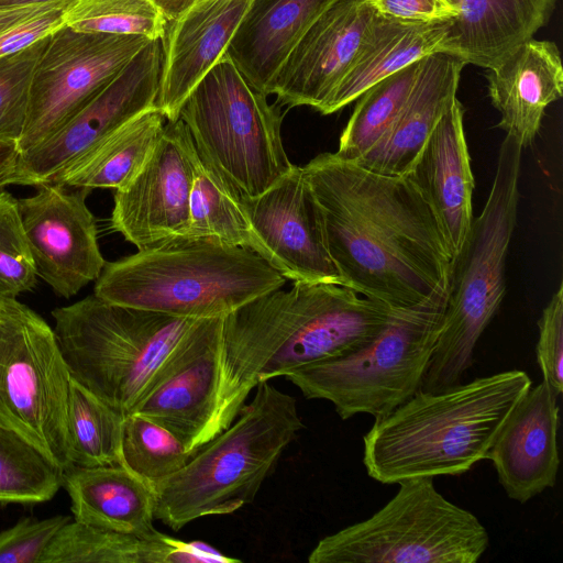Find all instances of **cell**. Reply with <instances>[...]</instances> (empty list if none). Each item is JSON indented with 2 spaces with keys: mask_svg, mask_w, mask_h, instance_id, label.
<instances>
[{
  "mask_svg": "<svg viewBox=\"0 0 563 563\" xmlns=\"http://www.w3.org/2000/svg\"><path fill=\"white\" fill-rule=\"evenodd\" d=\"M302 169L342 285L395 308L446 302L454 260L408 175L373 173L329 152Z\"/></svg>",
  "mask_w": 563,
  "mask_h": 563,
  "instance_id": "1",
  "label": "cell"
},
{
  "mask_svg": "<svg viewBox=\"0 0 563 563\" xmlns=\"http://www.w3.org/2000/svg\"><path fill=\"white\" fill-rule=\"evenodd\" d=\"M532 386L520 369L499 372L441 391L419 389L374 418L363 435V464L382 484L456 476L487 460L503 423Z\"/></svg>",
  "mask_w": 563,
  "mask_h": 563,
  "instance_id": "2",
  "label": "cell"
},
{
  "mask_svg": "<svg viewBox=\"0 0 563 563\" xmlns=\"http://www.w3.org/2000/svg\"><path fill=\"white\" fill-rule=\"evenodd\" d=\"M286 278L253 251L210 239L177 238L106 263L93 294L175 317H225Z\"/></svg>",
  "mask_w": 563,
  "mask_h": 563,
  "instance_id": "3",
  "label": "cell"
},
{
  "mask_svg": "<svg viewBox=\"0 0 563 563\" xmlns=\"http://www.w3.org/2000/svg\"><path fill=\"white\" fill-rule=\"evenodd\" d=\"M233 422L154 487L155 519L183 529L189 522L232 514L257 495L282 453L305 428L296 399L260 382Z\"/></svg>",
  "mask_w": 563,
  "mask_h": 563,
  "instance_id": "4",
  "label": "cell"
},
{
  "mask_svg": "<svg viewBox=\"0 0 563 563\" xmlns=\"http://www.w3.org/2000/svg\"><path fill=\"white\" fill-rule=\"evenodd\" d=\"M522 146L506 135L486 203L454 260L441 331L420 389L461 383L474 363L478 339L506 292V260L516 227Z\"/></svg>",
  "mask_w": 563,
  "mask_h": 563,
  "instance_id": "5",
  "label": "cell"
},
{
  "mask_svg": "<svg viewBox=\"0 0 563 563\" xmlns=\"http://www.w3.org/2000/svg\"><path fill=\"white\" fill-rule=\"evenodd\" d=\"M71 378L126 416L199 319L118 305L90 295L53 310Z\"/></svg>",
  "mask_w": 563,
  "mask_h": 563,
  "instance_id": "6",
  "label": "cell"
},
{
  "mask_svg": "<svg viewBox=\"0 0 563 563\" xmlns=\"http://www.w3.org/2000/svg\"><path fill=\"white\" fill-rule=\"evenodd\" d=\"M178 119L194 145L240 196L254 198L294 166L283 145V114L224 55L184 101Z\"/></svg>",
  "mask_w": 563,
  "mask_h": 563,
  "instance_id": "7",
  "label": "cell"
},
{
  "mask_svg": "<svg viewBox=\"0 0 563 563\" xmlns=\"http://www.w3.org/2000/svg\"><path fill=\"white\" fill-rule=\"evenodd\" d=\"M433 477H412L369 518L322 538L309 563H476L489 545L486 528L448 500Z\"/></svg>",
  "mask_w": 563,
  "mask_h": 563,
  "instance_id": "8",
  "label": "cell"
},
{
  "mask_svg": "<svg viewBox=\"0 0 563 563\" xmlns=\"http://www.w3.org/2000/svg\"><path fill=\"white\" fill-rule=\"evenodd\" d=\"M446 302L397 308L358 351L302 366L284 377L307 399L330 401L342 420L384 416L421 387L441 331Z\"/></svg>",
  "mask_w": 563,
  "mask_h": 563,
  "instance_id": "9",
  "label": "cell"
},
{
  "mask_svg": "<svg viewBox=\"0 0 563 563\" xmlns=\"http://www.w3.org/2000/svg\"><path fill=\"white\" fill-rule=\"evenodd\" d=\"M70 378L54 329L16 298H0V423L34 443L63 471L70 466Z\"/></svg>",
  "mask_w": 563,
  "mask_h": 563,
  "instance_id": "10",
  "label": "cell"
},
{
  "mask_svg": "<svg viewBox=\"0 0 563 563\" xmlns=\"http://www.w3.org/2000/svg\"><path fill=\"white\" fill-rule=\"evenodd\" d=\"M150 38L84 33L64 25L35 66L19 154L44 142L111 82Z\"/></svg>",
  "mask_w": 563,
  "mask_h": 563,
  "instance_id": "11",
  "label": "cell"
},
{
  "mask_svg": "<svg viewBox=\"0 0 563 563\" xmlns=\"http://www.w3.org/2000/svg\"><path fill=\"white\" fill-rule=\"evenodd\" d=\"M279 291L286 338L262 368L260 382L358 351L397 309L334 283L294 282L289 289Z\"/></svg>",
  "mask_w": 563,
  "mask_h": 563,
  "instance_id": "12",
  "label": "cell"
},
{
  "mask_svg": "<svg viewBox=\"0 0 563 563\" xmlns=\"http://www.w3.org/2000/svg\"><path fill=\"white\" fill-rule=\"evenodd\" d=\"M162 40L150 41L99 93L53 135L19 154L9 185L53 183L136 115L156 107Z\"/></svg>",
  "mask_w": 563,
  "mask_h": 563,
  "instance_id": "13",
  "label": "cell"
},
{
  "mask_svg": "<svg viewBox=\"0 0 563 563\" xmlns=\"http://www.w3.org/2000/svg\"><path fill=\"white\" fill-rule=\"evenodd\" d=\"M196 154L184 123L167 121L146 165L126 187L115 190L111 229L137 251L185 238Z\"/></svg>",
  "mask_w": 563,
  "mask_h": 563,
  "instance_id": "14",
  "label": "cell"
},
{
  "mask_svg": "<svg viewBox=\"0 0 563 563\" xmlns=\"http://www.w3.org/2000/svg\"><path fill=\"white\" fill-rule=\"evenodd\" d=\"M18 200L37 276L60 297L75 296L101 274L106 261L98 244L89 189L49 183Z\"/></svg>",
  "mask_w": 563,
  "mask_h": 563,
  "instance_id": "15",
  "label": "cell"
},
{
  "mask_svg": "<svg viewBox=\"0 0 563 563\" xmlns=\"http://www.w3.org/2000/svg\"><path fill=\"white\" fill-rule=\"evenodd\" d=\"M223 318L196 321L132 411L163 426L192 452L211 439Z\"/></svg>",
  "mask_w": 563,
  "mask_h": 563,
  "instance_id": "16",
  "label": "cell"
},
{
  "mask_svg": "<svg viewBox=\"0 0 563 563\" xmlns=\"http://www.w3.org/2000/svg\"><path fill=\"white\" fill-rule=\"evenodd\" d=\"M267 262L292 282L341 284L327 247L319 202L302 167L254 198H241Z\"/></svg>",
  "mask_w": 563,
  "mask_h": 563,
  "instance_id": "17",
  "label": "cell"
},
{
  "mask_svg": "<svg viewBox=\"0 0 563 563\" xmlns=\"http://www.w3.org/2000/svg\"><path fill=\"white\" fill-rule=\"evenodd\" d=\"M376 14L369 0H333L279 68L271 93L279 106L318 111L349 71Z\"/></svg>",
  "mask_w": 563,
  "mask_h": 563,
  "instance_id": "18",
  "label": "cell"
},
{
  "mask_svg": "<svg viewBox=\"0 0 563 563\" xmlns=\"http://www.w3.org/2000/svg\"><path fill=\"white\" fill-rule=\"evenodd\" d=\"M558 396L541 382L530 387L503 423L487 454L506 495L526 504L554 487L560 467Z\"/></svg>",
  "mask_w": 563,
  "mask_h": 563,
  "instance_id": "19",
  "label": "cell"
},
{
  "mask_svg": "<svg viewBox=\"0 0 563 563\" xmlns=\"http://www.w3.org/2000/svg\"><path fill=\"white\" fill-rule=\"evenodd\" d=\"M250 2L201 0L167 22L156 99V107L167 121L178 120L186 98L224 55Z\"/></svg>",
  "mask_w": 563,
  "mask_h": 563,
  "instance_id": "20",
  "label": "cell"
},
{
  "mask_svg": "<svg viewBox=\"0 0 563 563\" xmlns=\"http://www.w3.org/2000/svg\"><path fill=\"white\" fill-rule=\"evenodd\" d=\"M408 176L430 206L446 247L455 260L470 235L474 176L457 97L444 112Z\"/></svg>",
  "mask_w": 563,
  "mask_h": 563,
  "instance_id": "21",
  "label": "cell"
},
{
  "mask_svg": "<svg viewBox=\"0 0 563 563\" xmlns=\"http://www.w3.org/2000/svg\"><path fill=\"white\" fill-rule=\"evenodd\" d=\"M465 65L445 52H433L422 57L408 99L394 124L355 163L377 174L408 175L433 129L457 97Z\"/></svg>",
  "mask_w": 563,
  "mask_h": 563,
  "instance_id": "22",
  "label": "cell"
},
{
  "mask_svg": "<svg viewBox=\"0 0 563 563\" xmlns=\"http://www.w3.org/2000/svg\"><path fill=\"white\" fill-rule=\"evenodd\" d=\"M492 104L499 112L498 128L528 147L536 139L545 109L563 93L559 47L531 38L498 67L486 74Z\"/></svg>",
  "mask_w": 563,
  "mask_h": 563,
  "instance_id": "23",
  "label": "cell"
},
{
  "mask_svg": "<svg viewBox=\"0 0 563 563\" xmlns=\"http://www.w3.org/2000/svg\"><path fill=\"white\" fill-rule=\"evenodd\" d=\"M556 1L461 0L437 52L494 69L549 22Z\"/></svg>",
  "mask_w": 563,
  "mask_h": 563,
  "instance_id": "24",
  "label": "cell"
},
{
  "mask_svg": "<svg viewBox=\"0 0 563 563\" xmlns=\"http://www.w3.org/2000/svg\"><path fill=\"white\" fill-rule=\"evenodd\" d=\"M333 0H251L225 55L249 85L266 96L283 63Z\"/></svg>",
  "mask_w": 563,
  "mask_h": 563,
  "instance_id": "25",
  "label": "cell"
},
{
  "mask_svg": "<svg viewBox=\"0 0 563 563\" xmlns=\"http://www.w3.org/2000/svg\"><path fill=\"white\" fill-rule=\"evenodd\" d=\"M62 486L79 522L146 539L163 534L154 528V488L120 464L70 465Z\"/></svg>",
  "mask_w": 563,
  "mask_h": 563,
  "instance_id": "26",
  "label": "cell"
},
{
  "mask_svg": "<svg viewBox=\"0 0 563 563\" xmlns=\"http://www.w3.org/2000/svg\"><path fill=\"white\" fill-rule=\"evenodd\" d=\"M448 23H409L377 13L352 66L318 112L341 110L374 84L437 52Z\"/></svg>",
  "mask_w": 563,
  "mask_h": 563,
  "instance_id": "27",
  "label": "cell"
},
{
  "mask_svg": "<svg viewBox=\"0 0 563 563\" xmlns=\"http://www.w3.org/2000/svg\"><path fill=\"white\" fill-rule=\"evenodd\" d=\"M166 122L157 107L136 115L65 169L53 183L89 190L123 189L151 158Z\"/></svg>",
  "mask_w": 563,
  "mask_h": 563,
  "instance_id": "28",
  "label": "cell"
},
{
  "mask_svg": "<svg viewBox=\"0 0 563 563\" xmlns=\"http://www.w3.org/2000/svg\"><path fill=\"white\" fill-rule=\"evenodd\" d=\"M192 563L190 542L167 534L140 538L75 519L56 533L40 563Z\"/></svg>",
  "mask_w": 563,
  "mask_h": 563,
  "instance_id": "29",
  "label": "cell"
},
{
  "mask_svg": "<svg viewBox=\"0 0 563 563\" xmlns=\"http://www.w3.org/2000/svg\"><path fill=\"white\" fill-rule=\"evenodd\" d=\"M185 238L210 239L243 247L267 262V253L251 225L240 196L198 152Z\"/></svg>",
  "mask_w": 563,
  "mask_h": 563,
  "instance_id": "30",
  "label": "cell"
},
{
  "mask_svg": "<svg viewBox=\"0 0 563 563\" xmlns=\"http://www.w3.org/2000/svg\"><path fill=\"white\" fill-rule=\"evenodd\" d=\"M124 417L70 378L67 401L70 465L120 464Z\"/></svg>",
  "mask_w": 563,
  "mask_h": 563,
  "instance_id": "31",
  "label": "cell"
},
{
  "mask_svg": "<svg viewBox=\"0 0 563 563\" xmlns=\"http://www.w3.org/2000/svg\"><path fill=\"white\" fill-rule=\"evenodd\" d=\"M420 59L366 89L341 133L336 156L356 162L389 131L408 99Z\"/></svg>",
  "mask_w": 563,
  "mask_h": 563,
  "instance_id": "32",
  "label": "cell"
},
{
  "mask_svg": "<svg viewBox=\"0 0 563 563\" xmlns=\"http://www.w3.org/2000/svg\"><path fill=\"white\" fill-rule=\"evenodd\" d=\"M63 470L26 438L0 423V504L49 500Z\"/></svg>",
  "mask_w": 563,
  "mask_h": 563,
  "instance_id": "33",
  "label": "cell"
},
{
  "mask_svg": "<svg viewBox=\"0 0 563 563\" xmlns=\"http://www.w3.org/2000/svg\"><path fill=\"white\" fill-rule=\"evenodd\" d=\"M194 453L163 426L135 412L124 417L120 465L153 488L181 470Z\"/></svg>",
  "mask_w": 563,
  "mask_h": 563,
  "instance_id": "34",
  "label": "cell"
},
{
  "mask_svg": "<svg viewBox=\"0 0 563 563\" xmlns=\"http://www.w3.org/2000/svg\"><path fill=\"white\" fill-rule=\"evenodd\" d=\"M77 32L163 38L167 21L150 0H75L64 13Z\"/></svg>",
  "mask_w": 563,
  "mask_h": 563,
  "instance_id": "35",
  "label": "cell"
},
{
  "mask_svg": "<svg viewBox=\"0 0 563 563\" xmlns=\"http://www.w3.org/2000/svg\"><path fill=\"white\" fill-rule=\"evenodd\" d=\"M47 38L0 57V142L18 144L22 136L33 73Z\"/></svg>",
  "mask_w": 563,
  "mask_h": 563,
  "instance_id": "36",
  "label": "cell"
},
{
  "mask_svg": "<svg viewBox=\"0 0 563 563\" xmlns=\"http://www.w3.org/2000/svg\"><path fill=\"white\" fill-rule=\"evenodd\" d=\"M36 269L23 230L18 200L0 191V298H16L36 284Z\"/></svg>",
  "mask_w": 563,
  "mask_h": 563,
  "instance_id": "37",
  "label": "cell"
},
{
  "mask_svg": "<svg viewBox=\"0 0 563 563\" xmlns=\"http://www.w3.org/2000/svg\"><path fill=\"white\" fill-rule=\"evenodd\" d=\"M73 0L0 7V57L20 52L65 25Z\"/></svg>",
  "mask_w": 563,
  "mask_h": 563,
  "instance_id": "38",
  "label": "cell"
},
{
  "mask_svg": "<svg viewBox=\"0 0 563 563\" xmlns=\"http://www.w3.org/2000/svg\"><path fill=\"white\" fill-rule=\"evenodd\" d=\"M537 363L544 382L555 396L563 391V284L543 308L538 320Z\"/></svg>",
  "mask_w": 563,
  "mask_h": 563,
  "instance_id": "39",
  "label": "cell"
},
{
  "mask_svg": "<svg viewBox=\"0 0 563 563\" xmlns=\"http://www.w3.org/2000/svg\"><path fill=\"white\" fill-rule=\"evenodd\" d=\"M70 520L69 516L21 519L0 532V563H40L47 545Z\"/></svg>",
  "mask_w": 563,
  "mask_h": 563,
  "instance_id": "40",
  "label": "cell"
},
{
  "mask_svg": "<svg viewBox=\"0 0 563 563\" xmlns=\"http://www.w3.org/2000/svg\"><path fill=\"white\" fill-rule=\"evenodd\" d=\"M380 15L409 23L446 21L457 14V9L445 0H369Z\"/></svg>",
  "mask_w": 563,
  "mask_h": 563,
  "instance_id": "41",
  "label": "cell"
},
{
  "mask_svg": "<svg viewBox=\"0 0 563 563\" xmlns=\"http://www.w3.org/2000/svg\"><path fill=\"white\" fill-rule=\"evenodd\" d=\"M19 156L15 142H0V189L9 185V178Z\"/></svg>",
  "mask_w": 563,
  "mask_h": 563,
  "instance_id": "42",
  "label": "cell"
},
{
  "mask_svg": "<svg viewBox=\"0 0 563 563\" xmlns=\"http://www.w3.org/2000/svg\"><path fill=\"white\" fill-rule=\"evenodd\" d=\"M197 0H150L167 22L174 21L188 11Z\"/></svg>",
  "mask_w": 563,
  "mask_h": 563,
  "instance_id": "43",
  "label": "cell"
},
{
  "mask_svg": "<svg viewBox=\"0 0 563 563\" xmlns=\"http://www.w3.org/2000/svg\"><path fill=\"white\" fill-rule=\"evenodd\" d=\"M60 0H0V7H11V5H23V4H32V3H44V2H53ZM75 1V0H73Z\"/></svg>",
  "mask_w": 563,
  "mask_h": 563,
  "instance_id": "44",
  "label": "cell"
},
{
  "mask_svg": "<svg viewBox=\"0 0 563 563\" xmlns=\"http://www.w3.org/2000/svg\"><path fill=\"white\" fill-rule=\"evenodd\" d=\"M449 4H451L452 7H454L455 9L459 8L460 3H461V0H445Z\"/></svg>",
  "mask_w": 563,
  "mask_h": 563,
  "instance_id": "45",
  "label": "cell"
},
{
  "mask_svg": "<svg viewBox=\"0 0 563 563\" xmlns=\"http://www.w3.org/2000/svg\"><path fill=\"white\" fill-rule=\"evenodd\" d=\"M197 1H201V0H197ZM197 1H196V2H197Z\"/></svg>",
  "mask_w": 563,
  "mask_h": 563,
  "instance_id": "46",
  "label": "cell"
}]
</instances>
